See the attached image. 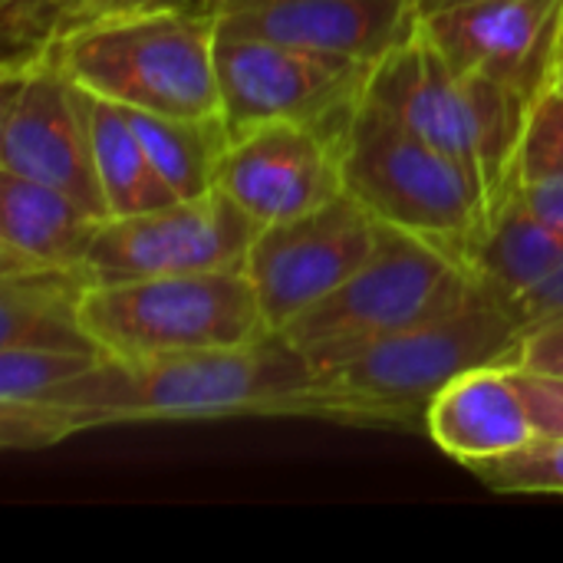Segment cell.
Masks as SVG:
<instances>
[{
	"label": "cell",
	"instance_id": "obj_9",
	"mask_svg": "<svg viewBox=\"0 0 563 563\" xmlns=\"http://www.w3.org/2000/svg\"><path fill=\"white\" fill-rule=\"evenodd\" d=\"M261 224L221 188L165 208L106 218L96 231L86 280L119 284L175 274L244 271Z\"/></svg>",
	"mask_w": 563,
	"mask_h": 563
},
{
	"label": "cell",
	"instance_id": "obj_18",
	"mask_svg": "<svg viewBox=\"0 0 563 563\" xmlns=\"http://www.w3.org/2000/svg\"><path fill=\"white\" fill-rule=\"evenodd\" d=\"M561 264V234L538 221L511 191V198L492 214L478 247L472 251L468 271L482 290H488L498 303L508 307Z\"/></svg>",
	"mask_w": 563,
	"mask_h": 563
},
{
	"label": "cell",
	"instance_id": "obj_1",
	"mask_svg": "<svg viewBox=\"0 0 563 563\" xmlns=\"http://www.w3.org/2000/svg\"><path fill=\"white\" fill-rule=\"evenodd\" d=\"M317 369L284 333L244 346L145 360L106 356L36 406H0V445L33 452L122 422H191L231 416H303Z\"/></svg>",
	"mask_w": 563,
	"mask_h": 563
},
{
	"label": "cell",
	"instance_id": "obj_28",
	"mask_svg": "<svg viewBox=\"0 0 563 563\" xmlns=\"http://www.w3.org/2000/svg\"><path fill=\"white\" fill-rule=\"evenodd\" d=\"M515 195L525 201V208L544 221L551 231H558L563 238V178H548V181H528L518 185Z\"/></svg>",
	"mask_w": 563,
	"mask_h": 563
},
{
	"label": "cell",
	"instance_id": "obj_31",
	"mask_svg": "<svg viewBox=\"0 0 563 563\" xmlns=\"http://www.w3.org/2000/svg\"><path fill=\"white\" fill-rule=\"evenodd\" d=\"M561 63H563V36H561Z\"/></svg>",
	"mask_w": 563,
	"mask_h": 563
},
{
	"label": "cell",
	"instance_id": "obj_2",
	"mask_svg": "<svg viewBox=\"0 0 563 563\" xmlns=\"http://www.w3.org/2000/svg\"><path fill=\"white\" fill-rule=\"evenodd\" d=\"M521 323L478 287L462 307L320 366L310 419L363 429H426L429 406L462 373L508 363Z\"/></svg>",
	"mask_w": 563,
	"mask_h": 563
},
{
	"label": "cell",
	"instance_id": "obj_13",
	"mask_svg": "<svg viewBox=\"0 0 563 563\" xmlns=\"http://www.w3.org/2000/svg\"><path fill=\"white\" fill-rule=\"evenodd\" d=\"M218 188L261 228L300 218L340 198V135L303 122H267L231 135Z\"/></svg>",
	"mask_w": 563,
	"mask_h": 563
},
{
	"label": "cell",
	"instance_id": "obj_6",
	"mask_svg": "<svg viewBox=\"0 0 563 563\" xmlns=\"http://www.w3.org/2000/svg\"><path fill=\"white\" fill-rule=\"evenodd\" d=\"M475 294L478 280L459 257L383 224L369 261L297 317L284 336L320 369L366 343L435 320Z\"/></svg>",
	"mask_w": 563,
	"mask_h": 563
},
{
	"label": "cell",
	"instance_id": "obj_23",
	"mask_svg": "<svg viewBox=\"0 0 563 563\" xmlns=\"http://www.w3.org/2000/svg\"><path fill=\"white\" fill-rule=\"evenodd\" d=\"M548 178H563V89L558 86L531 102L515 165V188Z\"/></svg>",
	"mask_w": 563,
	"mask_h": 563
},
{
	"label": "cell",
	"instance_id": "obj_20",
	"mask_svg": "<svg viewBox=\"0 0 563 563\" xmlns=\"http://www.w3.org/2000/svg\"><path fill=\"white\" fill-rule=\"evenodd\" d=\"M152 165L175 198H201L218 188V165L231 142L221 115H162L125 109Z\"/></svg>",
	"mask_w": 563,
	"mask_h": 563
},
{
	"label": "cell",
	"instance_id": "obj_3",
	"mask_svg": "<svg viewBox=\"0 0 563 563\" xmlns=\"http://www.w3.org/2000/svg\"><path fill=\"white\" fill-rule=\"evenodd\" d=\"M218 16L195 7L109 13L56 33L49 59L86 92L122 109L221 115Z\"/></svg>",
	"mask_w": 563,
	"mask_h": 563
},
{
	"label": "cell",
	"instance_id": "obj_27",
	"mask_svg": "<svg viewBox=\"0 0 563 563\" xmlns=\"http://www.w3.org/2000/svg\"><path fill=\"white\" fill-rule=\"evenodd\" d=\"M518 323L521 330L541 323V320H551V317H561L563 313V264L554 267L541 284H534L528 294H521L515 303L505 307Z\"/></svg>",
	"mask_w": 563,
	"mask_h": 563
},
{
	"label": "cell",
	"instance_id": "obj_7",
	"mask_svg": "<svg viewBox=\"0 0 563 563\" xmlns=\"http://www.w3.org/2000/svg\"><path fill=\"white\" fill-rule=\"evenodd\" d=\"M79 320L96 350L112 360L244 346L274 333L247 271L92 284Z\"/></svg>",
	"mask_w": 563,
	"mask_h": 563
},
{
	"label": "cell",
	"instance_id": "obj_22",
	"mask_svg": "<svg viewBox=\"0 0 563 563\" xmlns=\"http://www.w3.org/2000/svg\"><path fill=\"white\" fill-rule=\"evenodd\" d=\"M468 472L505 495H563V439L538 435L511 455L468 465Z\"/></svg>",
	"mask_w": 563,
	"mask_h": 563
},
{
	"label": "cell",
	"instance_id": "obj_14",
	"mask_svg": "<svg viewBox=\"0 0 563 563\" xmlns=\"http://www.w3.org/2000/svg\"><path fill=\"white\" fill-rule=\"evenodd\" d=\"M218 30L376 66L419 30L416 0H214Z\"/></svg>",
	"mask_w": 563,
	"mask_h": 563
},
{
	"label": "cell",
	"instance_id": "obj_11",
	"mask_svg": "<svg viewBox=\"0 0 563 563\" xmlns=\"http://www.w3.org/2000/svg\"><path fill=\"white\" fill-rule=\"evenodd\" d=\"M0 168L53 185L89 214L109 218L89 132V96L49 56L3 73Z\"/></svg>",
	"mask_w": 563,
	"mask_h": 563
},
{
	"label": "cell",
	"instance_id": "obj_17",
	"mask_svg": "<svg viewBox=\"0 0 563 563\" xmlns=\"http://www.w3.org/2000/svg\"><path fill=\"white\" fill-rule=\"evenodd\" d=\"M82 274H0V350H96L79 320Z\"/></svg>",
	"mask_w": 563,
	"mask_h": 563
},
{
	"label": "cell",
	"instance_id": "obj_4",
	"mask_svg": "<svg viewBox=\"0 0 563 563\" xmlns=\"http://www.w3.org/2000/svg\"><path fill=\"white\" fill-rule=\"evenodd\" d=\"M366 99L462 162L482 185L492 214L511 198L518 148L531 112L521 92L492 76L455 69L439 46L416 30L373 66Z\"/></svg>",
	"mask_w": 563,
	"mask_h": 563
},
{
	"label": "cell",
	"instance_id": "obj_12",
	"mask_svg": "<svg viewBox=\"0 0 563 563\" xmlns=\"http://www.w3.org/2000/svg\"><path fill=\"white\" fill-rule=\"evenodd\" d=\"M462 73H482L534 102L561 66L563 0H472L419 20Z\"/></svg>",
	"mask_w": 563,
	"mask_h": 563
},
{
	"label": "cell",
	"instance_id": "obj_24",
	"mask_svg": "<svg viewBox=\"0 0 563 563\" xmlns=\"http://www.w3.org/2000/svg\"><path fill=\"white\" fill-rule=\"evenodd\" d=\"M508 363L538 376L563 379V313L521 330V340Z\"/></svg>",
	"mask_w": 563,
	"mask_h": 563
},
{
	"label": "cell",
	"instance_id": "obj_8",
	"mask_svg": "<svg viewBox=\"0 0 563 563\" xmlns=\"http://www.w3.org/2000/svg\"><path fill=\"white\" fill-rule=\"evenodd\" d=\"M214 66L231 135L267 122H303L340 135L373 73L350 56L231 30H218Z\"/></svg>",
	"mask_w": 563,
	"mask_h": 563
},
{
	"label": "cell",
	"instance_id": "obj_26",
	"mask_svg": "<svg viewBox=\"0 0 563 563\" xmlns=\"http://www.w3.org/2000/svg\"><path fill=\"white\" fill-rule=\"evenodd\" d=\"M511 373H515V379H518V386H521V393H525V399L531 406L538 435L563 439V379L538 376V373H528V369H518V366H511Z\"/></svg>",
	"mask_w": 563,
	"mask_h": 563
},
{
	"label": "cell",
	"instance_id": "obj_10",
	"mask_svg": "<svg viewBox=\"0 0 563 563\" xmlns=\"http://www.w3.org/2000/svg\"><path fill=\"white\" fill-rule=\"evenodd\" d=\"M379 221L346 191L290 221L264 224L247 254V277L264 320L284 333L297 317L343 287L373 254Z\"/></svg>",
	"mask_w": 563,
	"mask_h": 563
},
{
	"label": "cell",
	"instance_id": "obj_21",
	"mask_svg": "<svg viewBox=\"0 0 563 563\" xmlns=\"http://www.w3.org/2000/svg\"><path fill=\"white\" fill-rule=\"evenodd\" d=\"M102 360L99 350H0V406H36Z\"/></svg>",
	"mask_w": 563,
	"mask_h": 563
},
{
	"label": "cell",
	"instance_id": "obj_25",
	"mask_svg": "<svg viewBox=\"0 0 563 563\" xmlns=\"http://www.w3.org/2000/svg\"><path fill=\"white\" fill-rule=\"evenodd\" d=\"M56 20V33L99 20L109 13H129V10H155V7H195V10H211L214 0H46Z\"/></svg>",
	"mask_w": 563,
	"mask_h": 563
},
{
	"label": "cell",
	"instance_id": "obj_30",
	"mask_svg": "<svg viewBox=\"0 0 563 563\" xmlns=\"http://www.w3.org/2000/svg\"><path fill=\"white\" fill-rule=\"evenodd\" d=\"M554 86H558V89H563V63H561V66H558V76H554Z\"/></svg>",
	"mask_w": 563,
	"mask_h": 563
},
{
	"label": "cell",
	"instance_id": "obj_29",
	"mask_svg": "<svg viewBox=\"0 0 563 563\" xmlns=\"http://www.w3.org/2000/svg\"><path fill=\"white\" fill-rule=\"evenodd\" d=\"M459 3H472V0H416V7H419V20H422V16H429V13H439V10L459 7Z\"/></svg>",
	"mask_w": 563,
	"mask_h": 563
},
{
	"label": "cell",
	"instance_id": "obj_15",
	"mask_svg": "<svg viewBox=\"0 0 563 563\" xmlns=\"http://www.w3.org/2000/svg\"><path fill=\"white\" fill-rule=\"evenodd\" d=\"M429 439L459 465L511 455L538 439L531 406L508 363L455 376L429 406Z\"/></svg>",
	"mask_w": 563,
	"mask_h": 563
},
{
	"label": "cell",
	"instance_id": "obj_16",
	"mask_svg": "<svg viewBox=\"0 0 563 563\" xmlns=\"http://www.w3.org/2000/svg\"><path fill=\"white\" fill-rule=\"evenodd\" d=\"M102 218L66 191L0 168V274H82Z\"/></svg>",
	"mask_w": 563,
	"mask_h": 563
},
{
	"label": "cell",
	"instance_id": "obj_19",
	"mask_svg": "<svg viewBox=\"0 0 563 563\" xmlns=\"http://www.w3.org/2000/svg\"><path fill=\"white\" fill-rule=\"evenodd\" d=\"M86 96H89L92 162H96V178H99L109 218H129V214L155 211V208L178 201L175 191L158 175V168L152 165L125 109L92 92Z\"/></svg>",
	"mask_w": 563,
	"mask_h": 563
},
{
	"label": "cell",
	"instance_id": "obj_5",
	"mask_svg": "<svg viewBox=\"0 0 563 563\" xmlns=\"http://www.w3.org/2000/svg\"><path fill=\"white\" fill-rule=\"evenodd\" d=\"M343 188L379 224L429 241L465 267L492 208L472 172L439 152L373 99H360L340 132Z\"/></svg>",
	"mask_w": 563,
	"mask_h": 563
}]
</instances>
